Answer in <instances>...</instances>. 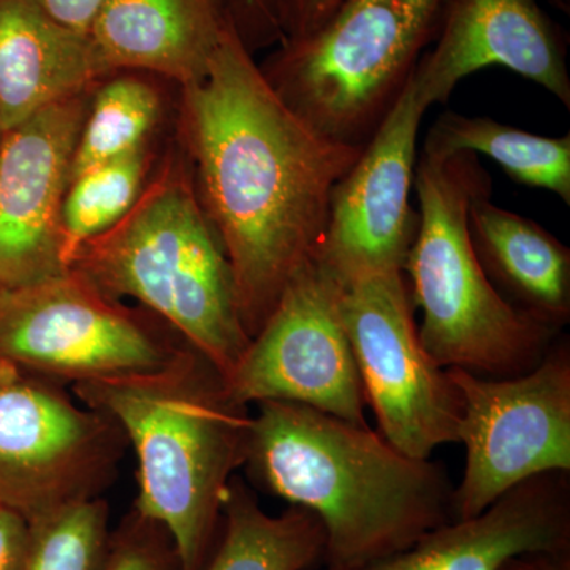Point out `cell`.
Returning a JSON list of instances; mask_svg holds the SVG:
<instances>
[{
	"mask_svg": "<svg viewBox=\"0 0 570 570\" xmlns=\"http://www.w3.org/2000/svg\"><path fill=\"white\" fill-rule=\"evenodd\" d=\"M184 112L202 206L253 340L296 273L316 261L333 189L363 146L307 126L266 80L235 26L204 77L184 86Z\"/></svg>",
	"mask_w": 570,
	"mask_h": 570,
	"instance_id": "1",
	"label": "cell"
},
{
	"mask_svg": "<svg viewBox=\"0 0 570 570\" xmlns=\"http://www.w3.org/2000/svg\"><path fill=\"white\" fill-rule=\"evenodd\" d=\"M243 468L257 489L321 520L332 568L387 557L455 520L444 464L303 404L257 403Z\"/></svg>",
	"mask_w": 570,
	"mask_h": 570,
	"instance_id": "2",
	"label": "cell"
},
{
	"mask_svg": "<svg viewBox=\"0 0 570 570\" xmlns=\"http://www.w3.org/2000/svg\"><path fill=\"white\" fill-rule=\"evenodd\" d=\"M85 406L115 420L137 455L134 508L175 540L183 570H204L220 531L228 485L245 466L253 414L227 377L187 346L168 365L71 385Z\"/></svg>",
	"mask_w": 570,
	"mask_h": 570,
	"instance_id": "3",
	"label": "cell"
},
{
	"mask_svg": "<svg viewBox=\"0 0 570 570\" xmlns=\"http://www.w3.org/2000/svg\"><path fill=\"white\" fill-rule=\"evenodd\" d=\"M419 228L409 250L419 337L439 366L485 377H513L534 370L558 332L532 321L504 298L480 265L469 234V208L490 193L491 179L475 154L433 156L415 165Z\"/></svg>",
	"mask_w": 570,
	"mask_h": 570,
	"instance_id": "4",
	"label": "cell"
},
{
	"mask_svg": "<svg viewBox=\"0 0 570 570\" xmlns=\"http://www.w3.org/2000/svg\"><path fill=\"white\" fill-rule=\"evenodd\" d=\"M70 268L112 299L132 298L228 379L249 346L234 273L189 184L164 178Z\"/></svg>",
	"mask_w": 570,
	"mask_h": 570,
	"instance_id": "5",
	"label": "cell"
},
{
	"mask_svg": "<svg viewBox=\"0 0 570 570\" xmlns=\"http://www.w3.org/2000/svg\"><path fill=\"white\" fill-rule=\"evenodd\" d=\"M445 0H344L302 39L284 40L261 67L316 132L365 146L436 37Z\"/></svg>",
	"mask_w": 570,
	"mask_h": 570,
	"instance_id": "6",
	"label": "cell"
},
{
	"mask_svg": "<svg viewBox=\"0 0 570 570\" xmlns=\"http://www.w3.org/2000/svg\"><path fill=\"white\" fill-rule=\"evenodd\" d=\"M187 346L159 317L122 306L71 268L0 295V363L59 384L148 373Z\"/></svg>",
	"mask_w": 570,
	"mask_h": 570,
	"instance_id": "7",
	"label": "cell"
},
{
	"mask_svg": "<svg viewBox=\"0 0 570 570\" xmlns=\"http://www.w3.org/2000/svg\"><path fill=\"white\" fill-rule=\"evenodd\" d=\"M461 403L463 478L453 519L466 520L527 480L570 472V346L557 340L534 370L485 377L449 367Z\"/></svg>",
	"mask_w": 570,
	"mask_h": 570,
	"instance_id": "8",
	"label": "cell"
},
{
	"mask_svg": "<svg viewBox=\"0 0 570 570\" xmlns=\"http://www.w3.org/2000/svg\"><path fill=\"white\" fill-rule=\"evenodd\" d=\"M127 439L63 384L0 363V505L28 523L102 498Z\"/></svg>",
	"mask_w": 570,
	"mask_h": 570,
	"instance_id": "9",
	"label": "cell"
},
{
	"mask_svg": "<svg viewBox=\"0 0 570 570\" xmlns=\"http://www.w3.org/2000/svg\"><path fill=\"white\" fill-rule=\"evenodd\" d=\"M340 311L379 433L414 460L459 444V392L422 346L404 273L344 284Z\"/></svg>",
	"mask_w": 570,
	"mask_h": 570,
	"instance_id": "10",
	"label": "cell"
},
{
	"mask_svg": "<svg viewBox=\"0 0 570 570\" xmlns=\"http://www.w3.org/2000/svg\"><path fill=\"white\" fill-rule=\"evenodd\" d=\"M341 288L317 258L296 273L227 379L239 403L287 401L370 426Z\"/></svg>",
	"mask_w": 570,
	"mask_h": 570,
	"instance_id": "11",
	"label": "cell"
},
{
	"mask_svg": "<svg viewBox=\"0 0 570 570\" xmlns=\"http://www.w3.org/2000/svg\"><path fill=\"white\" fill-rule=\"evenodd\" d=\"M426 110L411 77L333 189L317 262L343 285L366 276L404 273L420 220L411 195L420 124Z\"/></svg>",
	"mask_w": 570,
	"mask_h": 570,
	"instance_id": "12",
	"label": "cell"
},
{
	"mask_svg": "<svg viewBox=\"0 0 570 570\" xmlns=\"http://www.w3.org/2000/svg\"><path fill=\"white\" fill-rule=\"evenodd\" d=\"M80 96L51 105L0 141V295L67 272L62 204L85 122Z\"/></svg>",
	"mask_w": 570,
	"mask_h": 570,
	"instance_id": "13",
	"label": "cell"
},
{
	"mask_svg": "<svg viewBox=\"0 0 570 570\" xmlns=\"http://www.w3.org/2000/svg\"><path fill=\"white\" fill-rule=\"evenodd\" d=\"M434 39L412 75L428 108L448 102L469 75L504 67L570 110L568 48L538 0H445Z\"/></svg>",
	"mask_w": 570,
	"mask_h": 570,
	"instance_id": "14",
	"label": "cell"
},
{
	"mask_svg": "<svg viewBox=\"0 0 570 570\" xmlns=\"http://www.w3.org/2000/svg\"><path fill=\"white\" fill-rule=\"evenodd\" d=\"M570 549L569 472L520 483L485 512L434 528L406 549L352 566L318 570H499L517 554Z\"/></svg>",
	"mask_w": 570,
	"mask_h": 570,
	"instance_id": "15",
	"label": "cell"
},
{
	"mask_svg": "<svg viewBox=\"0 0 570 570\" xmlns=\"http://www.w3.org/2000/svg\"><path fill=\"white\" fill-rule=\"evenodd\" d=\"M230 26L225 0H105L89 39L107 71H156L187 86Z\"/></svg>",
	"mask_w": 570,
	"mask_h": 570,
	"instance_id": "16",
	"label": "cell"
},
{
	"mask_svg": "<svg viewBox=\"0 0 570 570\" xmlns=\"http://www.w3.org/2000/svg\"><path fill=\"white\" fill-rule=\"evenodd\" d=\"M108 73L89 36L52 20L36 0H0V130L80 96Z\"/></svg>",
	"mask_w": 570,
	"mask_h": 570,
	"instance_id": "17",
	"label": "cell"
},
{
	"mask_svg": "<svg viewBox=\"0 0 570 570\" xmlns=\"http://www.w3.org/2000/svg\"><path fill=\"white\" fill-rule=\"evenodd\" d=\"M469 208V234L499 294L532 321L560 333L570 321V249L542 225L491 202Z\"/></svg>",
	"mask_w": 570,
	"mask_h": 570,
	"instance_id": "18",
	"label": "cell"
},
{
	"mask_svg": "<svg viewBox=\"0 0 570 570\" xmlns=\"http://www.w3.org/2000/svg\"><path fill=\"white\" fill-rule=\"evenodd\" d=\"M325 531L311 510L269 515L238 475L225 494L223 531L204 570H314L325 561Z\"/></svg>",
	"mask_w": 570,
	"mask_h": 570,
	"instance_id": "19",
	"label": "cell"
},
{
	"mask_svg": "<svg viewBox=\"0 0 570 570\" xmlns=\"http://www.w3.org/2000/svg\"><path fill=\"white\" fill-rule=\"evenodd\" d=\"M433 156L475 154L499 165L512 181L549 190L570 205V135L543 137L485 118L445 111L426 134Z\"/></svg>",
	"mask_w": 570,
	"mask_h": 570,
	"instance_id": "20",
	"label": "cell"
},
{
	"mask_svg": "<svg viewBox=\"0 0 570 570\" xmlns=\"http://www.w3.org/2000/svg\"><path fill=\"white\" fill-rule=\"evenodd\" d=\"M156 91L137 78H116L97 92L86 115L73 159L70 181L99 165L142 148L159 118Z\"/></svg>",
	"mask_w": 570,
	"mask_h": 570,
	"instance_id": "21",
	"label": "cell"
},
{
	"mask_svg": "<svg viewBox=\"0 0 570 570\" xmlns=\"http://www.w3.org/2000/svg\"><path fill=\"white\" fill-rule=\"evenodd\" d=\"M146 170L145 149L99 165L71 179L62 204V255L67 268L89 239L110 230L132 209Z\"/></svg>",
	"mask_w": 570,
	"mask_h": 570,
	"instance_id": "22",
	"label": "cell"
},
{
	"mask_svg": "<svg viewBox=\"0 0 570 570\" xmlns=\"http://www.w3.org/2000/svg\"><path fill=\"white\" fill-rule=\"evenodd\" d=\"M110 535L107 499L75 502L29 523L24 570H105Z\"/></svg>",
	"mask_w": 570,
	"mask_h": 570,
	"instance_id": "23",
	"label": "cell"
},
{
	"mask_svg": "<svg viewBox=\"0 0 570 570\" xmlns=\"http://www.w3.org/2000/svg\"><path fill=\"white\" fill-rule=\"evenodd\" d=\"M105 570H183V564L170 532L132 508L111 530Z\"/></svg>",
	"mask_w": 570,
	"mask_h": 570,
	"instance_id": "24",
	"label": "cell"
},
{
	"mask_svg": "<svg viewBox=\"0 0 570 570\" xmlns=\"http://www.w3.org/2000/svg\"><path fill=\"white\" fill-rule=\"evenodd\" d=\"M239 39L249 50L250 41L283 37L277 0H225Z\"/></svg>",
	"mask_w": 570,
	"mask_h": 570,
	"instance_id": "25",
	"label": "cell"
},
{
	"mask_svg": "<svg viewBox=\"0 0 570 570\" xmlns=\"http://www.w3.org/2000/svg\"><path fill=\"white\" fill-rule=\"evenodd\" d=\"M343 2L344 0H277L283 39H302L316 31Z\"/></svg>",
	"mask_w": 570,
	"mask_h": 570,
	"instance_id": "26",
	"label": "cell"
},
{
	"mask_svg": "<svg viewBox=\"0 0 570 570\" xmlns=\"http://www.w3.org/2000/svg\"><path fill=\"white\" fill-rule=\"evenodd\" d=\"M28 547V521L0 505V570H24Z\"/></svg>",
	"mask_w": 570,
	"mask_h": 570,
	"instance_id": "27",
	"label": "cell"
},
{
	"mask_svg": "<svg viewBox=\"0 0 570 570\" xmlns=\"http://www.w3.org/2000/svg\"><path fill=\"white\" fill-rule=\"evenodd\" d=\"M36 2L59 24L89 36V29L105 0H36Z\"/></svg>",
	"mask_w": 570,
	"mask_h": 570,
	"instance_id": "28",
	"label": "cell"
},
{
	"mask_svg": "<svg viewBox=\"0 0 570 570\" xmlns=\"http://www.w3.org/2000/svg\"><path fill=\"white\" fill-rule=\"evenodd\" d=\"M499 570H570V549L517 554Z\"/></svg>",
	"mask_w": 570,
	"mask_h": 570,
	"instance_id": "29",
	"label": "cell"
},
{
	"mask_svg": "<svg viewBox=\"0 0 570 570\" xmlns=\"http://www.w3.org/2000/svg\"><path fill=\"white\" fill-rule=\"evenodd\" d=\"M550 2L562 11H569L570 9V0H550Z\"/></svg>",
	"mask_w": 570,
	"mask_h": 570,
	"instance_id": "30",
	"label": "cell"
},
{
	"mask_svg": "<svg viewBox=\"0 0 570 570\" xmlns=\"http://www.w3.org/2000/svg\"><path fill=\"white\" fill-rule=\"evenodd\" d=\"M0 135H2V130H0Z\"/></svg>",
	"mask_w": 570,
	"mask_h": 570,
	"instance_id": "31",
	"label": "cell"
}]
</instances>
